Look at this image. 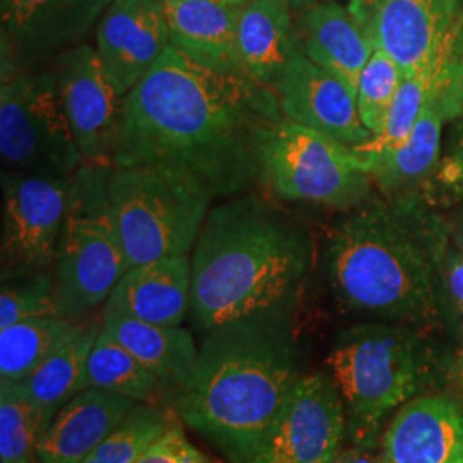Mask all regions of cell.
I'll use <instances>...</instances> for the list:
<instances>
[{
  "mask_svg": "<svg viewBox=\"0 0 463 463\" xmlns=\"http://www.w3.org/2000/svg\"><path fill=\"white\" fill-rule=\"evenodd\" d=\"M449 229L415 199L369 201L331 232L328 279L342 307L393 323L439 313Z\"/></svg>",
  "mask_w": 463,
  "mask_h": 463,
  "instance_id": "cell-3",
  "label": "cell"
},
{
  "mask_svg": "<svg viewBox=\"0 0 463 463\" xmlns=\"http://www.w3.org/2000/svg\"><path fill=\"white\" fill-rule=\"evenodd\" d=\"M403 80L405 74L388 53L378 49L373 52L357 86L359 116L365 129L373 136L383 129Z\"/></svg>",
  "mask_w": 463,
  "mask_h": 463,
  "instance_id": "cell-31",
  "label": "cell"
},
{
  "mask_svg": "<svg viewBox=\"0 0 463 463\" xmlns=\"http://www.w3.org/2000/svg\"><path fill=\"white\" fill-rule=\"evenodd\" d=\"M50 69L84 162L112 165L122 99L101 66L99 52L80 43L59 53Z\"/></svg>",
  "mask_w": 463,
  "mask_h": 463,
  "instance_id": "cell-13",
  "label": "cell"
},
{
  "mask_svg": "<svg viewBox=\"0 0 463 463\" xmlns=\"http://www.w3.org/2000/svg\"><path fill=\"white\" fill-rule=\"evenodd\" d=\"M71 177L2 172V273L53 269Z\"/></svg>",
  "mask_w": 463,
  "mask_h": 463,
  "instance_id": "cell-10",
  "label": "cell"
},
{
  "mask_svg": "<svg viewBox=\"0 0 463 463\" xmlns=\"http://www.w3.org/2000/svg\"><path fill=\"white\" fill-rule=\"evenodd\" d=\"M288 2H290L292 9H298V11H306L307 7H311L313 4H316V2H319V0H288Z\"/></svg>",
  "mask_w": 463,
  "mask_h": 463,
  "instance_id": "cell-39",
  "label": "cell"
},
{
  "mask_svg": "<svg viewBox=\"0 0 463 463\" xmlns=\"http://www.w3.org/2000/svg\"><path fill=\"white\" fill-rule=\"evenodd\" d=\"M218 2H223V4H231V5H239V7H244V5H248L250 0H218Z\"/></svg>",
  "mask_w": 463,
  "mask_h": 463,
  "instance_id": "cell-40",
  "label": "cell"
},
{
  "mask_svg": "<svg viewBox=\"0 0 463 463\" xmlns=\"http://www.w3.org/2000/svg\"><path fill=\"white\" fill-rule=\"evenodd\" d=\"M237 45L242 71L254 83L271 88L300 50L288 0H250L242 7Z\"/></svg>",
  "mask_w": 463,
  "mask_h": 463,
  "instance_id": "cell-22",
  "label": "cell"
},
{
  "mask_svg": "<svg viewBox=\"0 0 463 463\" xmlns=\"http://www.w3.org/2000/svg\"><path fill=\"white\" fill-rule=\"evenodd\" d=\"M0 155L19 172L72 177L83 165L50 67L2 80Z\"/></svg>",
  "mask_w": 463,
  "mask_h": 463,
  "instance_id": "cell-9",
  "label": "cell"
},
{
  "mask_svg": "<svg viewBox=\"0 0 463 463\" xmlns=\"http://www.w3.org/2000/svg\"><path fill=\"white\" fill-rule=\"evenodd\" d=\"M170 417L153 403H137L83 463H137L168 428Z\"/></svg>",
  "mask_w": 463,
  "mask_h": 463,
  "instance_id": "cell-28",
  "label": "cell"
},
{
  "mask_svg": "<svg viewBox=\"0 0 463 463\" xmlns=\"http://www.w3.org/2000/svg\"><path fill=\"white\" fill-rule=\"evenodd\" d=\"M80 321L45 316L0 330V383H21L76 330Z\"/></svg>",
  "mask_w": 463,
  "mask_h": 463,
  "instance_id": "cell-25",
  "label": "cell"
},
{
  "mask_svg": "<svg viewBox=\"0 0 463 463\" xmlns=\"http://www.w3.org/2000/svg\"><path fill=\"white\" fill-rule=\"evenodd\" d=\"M453 371H455V381H457V386H458V392H460V395H462V403L463 405V344L462 348L458 350V354H457V359H455V364H453Z\"/></svg>",
  "mask_w": 463,
  "mask_h": 463,
  "instance_id": "cell-38",
  "label": "cell"
},
{
  "mask_svg": "<svg viewBox=\"0 0 463 463\" xmlns=\"http://www.w3.org/2000/svg\"><path fill=\"white\" fill-rule=\"evenodd\" d=\"M384 2L386 0H350L348 9L354 16L359 19V23L364 26L365 32H367V26H369L371 19Z\"/></svg>",
  "mask_w": 463,
  "mask_h": 463,
  "instance_id": "cell-36",
  "label": "cell"
},
{
  "mask_svg": "<svg viewBox=\"0 0 463 463\" xmlns=\"http://www.w3.org/2000/svg\"><path fill=\"white\" fill-rule=\"evenodd\" d=\"M462 28L458 0H386L367 34L409 78L439 59Z\"/></svg>",
  "mask_w": 463,
  "mask_h": 463,
  "instance_id": "cell-15",
  "label": "cell"
},
{
  "mask_svg": "<svg viewBox=\"0 0 463 463\" xmlns=\"http://www.w3.org/2000/svg\"><path fill=\"white\" fill-rule=\"evenodd\" d=\"M109 199L128 269L191 254L212 210V193L165 168L114 166Z\"/></svg>",
  "mask_w": 463,
  "mask_h": 463,
  "instance_id": "cell-7",
  "label": "cell"
},
{
  "mask_svg": "<svg viewBox=\"0 0 463 463\" xmlns=\"http://www.w3.org/2000/svg\"><path fill=\"white\" fill-rule=\"evenodd\" d=\"M101 330L99 319H83L45 363L19 383L40 415L42 434L71 398L86 390V367Z\"/></svg>",
  "mask_w": 463,
  "mask_h": 463,
  "instance_id": "cell-23",
  "label": "cell"
},
{
  "mask_svg": "<svg viewBox=\"0 0 463 463\" xmlns=\"http://www.w3.org/2000/svg\"><path fill=\"white\" fill-rule=\"evenodd\" d=\"M448 229H449L451 244L463 252V212L448 223Z\"/></svg>",
  "mask_w": 463,
  "mask_h": 463,
  "instance_id": "cell-37",
  "label": "cell"
},
{
  "mask_svg": "<svg viewBox=\"0 0 463 463\" xmlns=\"http://www.w3.org/2000/svg\"><path fill=\"white\" fill-rule=\"evenodd\" d=\"M191 256H168L124 273L103 309L164 326H181L191 307Z\"/></svg>",
  "mask_w": 463,
  "mask_h": 463,
  "instance_id": "cell-19",
  "label": "cell"
},
{
  "mask_svg": "<svg viewBox=\"0 0 463 463\" xmlns=\"http://www.w3.org/2000/svg\"><path fill=\"white\" fill-rule=\"evenodd\" d=\"M300 50L357 95V86L374 45L359 19L335 0H319L302 11Z\"/></svg>",
  "mask_w": 463,
  "mask_h": 463,
  "instance_id": "cell-21",
  "label": "cell"
},
{
  "mask_svg": "<svg viewBox=\"0 0 463 463\" xmlns=\"http://www.w3.org/2000/svg\"><path fill=\"white\" fill-rule=\"evenodd\" d=\"M298 378L288 317L232 323L204 333L177 412L231 463H249Z\"/></svg>",
  "mask_w": 463,
  "mask_h": 463,
  "instance_id": "cell-4",
  "label": "cell"
},
{
  "mask_svg": "<svg viewBox=\"0 0 463 463\" xmlns=\"http://www.w3.org/2000/svg\"><path fill=\"white\" fill-rule=\"evenodd\" d=\"M114 0H2V80L80 45Z\"/></svg>",
  "mask_w": 463,
  "mask_h": 463,
  "instance_id": "cell-12",
  "label": "cell"
},
{
  "mask_svg": "<svg viewBox=\"0 0 463 463\" xmlns=\"http://www.w3.org/2000/svg\"><path fill=\"white\" fill-rule=\"evenodd\" d=\"M40 415L19 383H0V463H38Z\"/></svg>",
  "mask_w": 463,
  "mask_h": 463,
  "instance_id": "cell-30",
  "label": "cell"
},
{
  "mask_svg": "<svg viewBox=\"0 0 463 463\" xmlns=\"http://www.w3.org/2000/svg\"><path fill=\"white\" fill-rule=\"evenodd\" d=\"M137 463H216L203 455L177 424L168 430L146 449Z\"/></svg>",
  "mask_w": 463,
  "mask_h": 463,
  "instance_id": "cell-32",
  "label": "cell"
},
{
  "mask_svg": "<svg viewBox=\"0 0 463 463\" xmlns=\"http://www.w3.org/2000/svg\"><path fill=\"white\" fill-rule=\"evenodd\" d=\"M463 117V114L462 116ZM438 181L455 194H463V120L460 126V136L449 156L441 162L438 170Z\"/></svg>",
  "mask_w": 463,
  "mask_h": 463,
  "instance_id": "cell-34",
  "label": "cell"
},
{
  "mask_svg": "<svg viewBox=\"0 0 463 463\" xmlns=\"http://www.w3.org/2000/svg\"><path fill=\"white\" fill-rule=\"evenodd\" d=\"M388 463H463V405L419 395L400 407L381 438Z\"/></svg>",
  "mask_w": 463,
  "mask_h": 463,
  "instance_id": "cell-17",
  "label": "cell"
},
{
  "mask_svg": "<svg viewBox=\"0 0 463 463\" xmlns=\"http://www.w3.org/2000/svg\"><path fill=\"white\" fill-rule=\"evenodd\" d=\"M281 117L275 90L201 66L170 45L122 99L112 166L174 170L215 199L232 198L258 183V134Z\"/></svg>",
  "mask_w": 463,
  "mask_h": 463,
  "instance_id": "cell-1",
  "label": "cell"
},
{
  "mask_svg": "<svg viewBox=\"0 0 463 463\" xmlns=\"http://www.w3.org/2000/svg\"><path fill=\"white\" fill-rule=\"evenodd\" d=\"M170 45L201 66L244 74L237 30L242 7L218 0H162Z\"/></svg>",
  "mask_w": 463,
  "mask_h": 463,
  "instance_id": "cell-18",
  "label": "cell"
},
{
  "mask_svg": "<svg viewBox=\"0 0 463 463\" xmlns=\"http://www.w3.org/2000/svg\"><path fill=\"white\" fill-rule=\"evenodd\" d=\"M137 405L99 388H86L52 419L38 439V463H83Z\"/></svg>",
  "mask_w": 463,
  "mask_h": 463,
  "instance_id": "cell-20",
  "label": "cell"
},
{
  "mask_svg": "<svg viewBox=\"0 0 463 463\" xmlns=\"http://www.w3.org/2000/svg\"><path fill=\"white\" fill-rule=\"evenodd\" d=\"M331 463V462H330Z\"/></svg>",
  "mask_w": 463,
  "mask_h": 463,
  "instance_id": "cell-42",
  "label": "cell"
},
{
  "mask_svg": "<svg viewBox=\"0 0 463 463\" xmlns=\"http://www.w3.org/2000/svg\"><path fill=\"white\" fill-rule=\"evenodd\" d=\"M331 463H388L381 445L378 447H361V445H354V448H348L340 451L335 460Z\"/></svg>",
  "mask_w": 463,
  "mask_h": 463,
  "instance_id": "cell-35",
  "label": "cell"
},
{
  "mask_svg": "<svg viewBox=\"0 0 463 463\" xmlns=\"http://www.w3.org/2000/svg\"><path fill=\"white\" fill-rule=\"evenodd\" d=\"M101 328L164 384H174L177 388L198 359V345L191 331L183 326L153 325L103 309Z\"/></svg>",
  "mask_w": 463,
  "mask_h": 463,
  "instance_id": "cell-24",
  "label": "cell"
},
{
  "mask_svg": "<svg viewBox=\"0 0 463 463\" xmlns=\"http://www.w3.org/2000/svg\"><path fill=\"white\" fill-rule=\"evenodd\" d=\"M458 316H460V317H462V325H463V311H462V313H460V315H458Z\"/></svg>",
  "mask_w": 463,
  "mask_h": 463,
  "instance_id": "cell-41",
  "label": "cell"
},
{
  "mask_svg": "<svg viewBox=\"0 0 463 463\" xmlns=\"http://www.w3.org/2000/svg\"><path fill=\"white\" fill-rule=\"evenodd\" d=\"M347 434L344 400L330 374L300 376L249 463H330Z\"/></svg>",
  "mask_w": 463,
  "mask_h": 463,
  "instance_id": "cell-11",
  "label": "cell"
},
{
  "mask_svg": "<svg viewBox=\"0 0 463 463\" xmlns=\"http://www.w3.org/2000/svg\"><path fill=\"white\" fill-rule=\"evenodd\" d=\"M110 164H86L71 177L53 265L59 315L88 319L128 271L109 199Z\"/></svg>",
  "mask_w": 463,
  "mask_h": 463,
  "instance_id": "cell-6",
  "label": "cell"
},
{
  "mask_svg": "<svg viewBox=\"0 0 463 463\" xmlns=\"http://www.w3.org/2000/svg\"><path fill=\"white\" fill-rule=\"evenodd\" d=\"M170 47L162 0H114L97 30V52L117 95L124 99Z\"/></svg>",
  "mask_w": 463,
  "mask_h": 463,
  "instance_id": "cell-16",
  "label": "cell"
},
{
  "mask_svg": "<svg viewBox=\"0 0 463 463\" xmlns=\"http://www.w3.org/2000/svg\"><path fill=\"white\" fill-rule=\"evenodd\" d=\"M258 183L277 198L355 210L371 201L373 179L355 149L287 117L256 139Z\"/></svg>",
  "mask_w": 463,
  "mask_h": 463,
  "instance_id": "cell-8",
  "label": "cell"
},
{
  "mask_svg": "<svg viewBox=\"0 0 463 463\" xmlns=\"http://www.w3.org/2000/svg\"><path fill=\"white\" fill-rule=\"evenodd\" d=\"M448 50L439 59L430 62V66L403 80V83L398 88L397 97L390 107L383 129L363 145L354 146L355 153L364 160V164L395 151L411 137L417 120L422 116L430 95L434 93Z\"/></svg>",
  "mask_w": 463,
  "mask_h": 463,
  "instance_id": "cell-27",
  "label": "cell"
},
{
  "mask_svg": "<svg viewBox=\"0 0 463 463\" xmlns=\"http://www.w3.org/2000/svg\"><path fill=\"white\" fill-rule=\"evenodd\" d=\"M59 315L53 269L2 273L0 330L19 321Z\"/></svg>",
  "mask_w": 463,
  "mask_h": 463,
  "instance_id": "cell-29",
  "label": "cell"
},
{
  "mask_svg": "<svg viewBox=\"0 0 463 463\" xmlns=\"http://www.w3.org/2000/svg\"><path fill=\"white\" fill-rule=\"evenodd\" d=\"M273 90L283 117L298 124L352 148L373 137L359 116L355 91L302 52L290 59Z\"/></svg>",
  "mask_w": 463,
  "mask_h": 463,
  "instance_id": "cell-14",
  "label": "cell"
},
{
  "mask_svg": "<svg viewBox=\"0 0 463 463\" xmlns=\"http://www.w3.org/2000/svg\"><path fill=\"white\" fill-rule=\"evenodd\" d=\"M354 445L378 447L383 422L434 376V354L419 331L364 323L340 331L328 355Z\"/></svg>",
  "mask_w": 463,
  "mask_h": 463,
  "instance_id": "cell-5",
  "label": "cell"
},
{
  "mask_svg": "<svg viewBox=\"0 0 463 463\" xmlns=\"http://www.w3.org/2000/svg\"><path fill=\"white\" fill-rule=\"evenodd\" d=\"M162 381L141 364L107 331L99 330L86 367V388L131 398L137 403H153Z\"/></svg>",
  "mask_w": 463,
  "mask_h": 463,
  "instance_id": "cell-26",
  "label": "cell"
},
{
  "mask_svg": "<svg viewBox=\"0 0 463 463\" xmlns=\"http://www.w3.org/2000/svg\"><path fill=\"white\" fill-rule=\"evenodd\" d=\"M443 298H448L449 306L457 315L463 311V252L449 244L441 269Z\"/></svg>",
  "mask_w": 463,
  "mask_h": 463,
  "instance_id": "cell-33",
  "label": "cell"
},
{
  "mask_svg": "<svg viewBox=\"0 0 463 463\" xmlns=\"http://www.w3.org/2000/svg\"><path fill=\"white\" fill-rule=\"evenodd\" d=\"M191 268L189 316L199 331L288 317L311 268V241L268 198L246 191L210 210Z\"/></svg>",
  "mask_w": 463,
  "mask_h": 463,
  "instance_id": "cell-2",
  "label": "cell"
}]
</instances>
